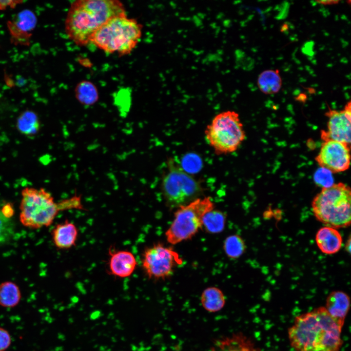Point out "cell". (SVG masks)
I'll return each mask as SVG.
<instances>
[{
	"instance_id": "obj_1",
	"label": "cell",
	"mask_w": 351,
	"mask_h": 351,
	"mask_svg": "<svg viewBox=\"0 0 351 351\" xmlns=\"http://www.w3.org/2000/svg\"><path fill=\"white\" fill-rule=\"evenodd\" d=\"M342 327L320 307L296 316L288 336L295 351H339Z\"/></svg>"
},
{
	"instance_id": "obj_2",
	"label": "cell",
	"mask_w": 351,
	"mask_h": 351,
	"mask_svg": "<svg viewBox=\"0 0 351 351\" xmlns=\"http://www.w3.org/2000/svg\"><path fill=\"white\" fill-rule=\"evenodd\" d=\"M116 0H78L71 3L65 20L67 36L78 45L90 43L93 35L111 19L126 15Z\"/></svg>"
},
{
	"instance_id": "obj_3",
	"label": "cell",
	"mask_w": 351,
	"mask_h": 351,
	"mask_svg": "<svg viewBox=\"0 0 351 351\" xmlns=\"http://www.w3.org/2000/svg\"><path fill=\"white\" fill-rule=\"evenodd\" d=\"M20 220L30 229H39L51 225L60 211L82 209L80 196L75 195L59 203L42 188L25 187L21 192Z\"/></svg>"
},
{
	"instance_id": "obj_4",
	"label": "cell",
	"mask_w": 351,
	"mask_h": 351,
	"mask_svg": "<svg viewBox=\"0 0 351 351\" xmlns=\"http://www.w3.org/2000/svg\"><path fill=\"white\" fill-rule=\"evenodd\" d=\"M351 204L350 187L338 182L322 188L313 198L312 208L318 221L337 229L350 225Z\"/></svg>"
},
{
	"instance_id": "obj_5",
	"label": "cell",
	"mask_w": 351,
	"mask_h": 351,
	"mask_svg": "<svg viewBox=\"0 0 351 351\" xmlns=\"http://www.w3.org/2000/svg\"><path fill=\"white\" fill-rule=\"evenodd\" d=\"M142 26L126 14L114 17L98 28L90 43L108 53L125 55L130 53L139 41Z\"/></svg>"
},
{
	"instance_id": "obj_6",
	"label": "cell",
	"mask_w": 351,
	"mask_h": 351,
	"mask_svg": "<svg viewBox=\"0 0 351 351\" xmlns=\"http://www.w3.org/2000/svg\"><path fill=\"white\" fill-rule=\"evenodd\" d=\"M206 139L217 155L235 152L246 138L239 114L227 110L216 115L204 131Z\"/></svg>"
},
{
	"instance_id": "obj_7",
	"label": "cell",
	"mask_w": 351,
	"mask_h": 351,
	"mask_svg": "<svg viewBox=\"0 0 351 351\" xmlns=\"http://www.w3.org/2000/svg\"><path fill=\"white\" fill-rule=\"evenodd\" d=\"M214 208L209 196L199 197L177 207L172 223L165 232L167 242L175 245L192 238L202 229L204 215Z\"/></svg>"
},
{
	"instance_id": "obj_8",
	"label": "cell",
	"mask_w": 351,
	"mask_h": 351,
	"mask_svg": "<svg viewBox=\"0 0 351 351\" xmlns=\"http://www.w3.org/2000/svg\"><path fill=\"white\" fill-rule=\"evenodd\" d=\"M167 168L161 179V190L168 205L177 208L199 197L202 188L197 179L173 159L169 160Z\"/></svg>"
},
{
	"instance_id": "obj_9",
	"label": "cell",
	"mask_w": 351,
	"mask_h": 351,
	"mask_svg": "<svg viewBox=\"0 0 351 351\" xmlns=\"http://www.w3.org/2000/svg\"><path fill=\"white\" fill-rule=\"evenodd\" d=\"M182 262L176 252L159 243L146 248L142 254V268L148 277L152 279L168 278L176 267Z\"/></svg>"
},
{
	"instance_id": "obj_10",
	"label": "cell",
	"mask_w": 351,
	"mask_h": 351,
	"mask_svg": "<svg viewBox=\"0 0 351 351\" xmlns=\"http://www.w3.org/2000/svg\"><path fill=\"white\" fill-rule=\"evenodd\" d=\"M351 145L342 142L323 141L315 160L318 165L332 173L348 170L350 166Z\"/></svg>"
},
{
	"instance_id": "obj_11",
	"label": "cell",
	"mask_w": 351,
	"mask_h": 351,
	"mask_svg": "<svg viewBox=\"0 0 351 351\" xmlns=\"http://www.w3.org/2000/svg\"><path fill=\"white\" fill-rule=\"evenodd\" d=\"M325 116L328 117L327 128L321 131V139L333 140L351 145V101L346 104L343 110L329 109Z\"/></svg>"
},
{
	"instance_id": "obj_12",
	"label": "cell",
	"mask_w": 351,
	"mask_h": 351,
	"mask_svg": "<svg viewBox=\"0 0 351 351\" xmlns=\"http://www.w3.org/2000/svg\"><path fill=\"white\" fill-rule=\"evenodd\" d=\"M108 269L110 274L123 278L130 276L137 265L134 254L127 250H112L109 252Z\"/></svg>"
},
{
	"instance_id": "obj_13",
	"label": "cell",
	"mask_w": 351,
	"mask_h": 351,
	"mask_svg": "<svg viewBox=\"0 0 351 351\" xmlns=\"http://www.w3.org/2000/svg\"><path fill=\"white\" fill-rule=\"evenodd\" d=\"M329 314L340 325L343 326L345 318L350 308V298L341 291L331 292L328 296L326 306Z\"/></svg>"
},
{
	"instance_id": "obj_14",
	"label": "cell",
	"mask_w": 351,
	"mask_h": 351,
	"mask_svg": "<svg viewBox=\"0 0 351 351\" xmlns=\"http://www.w3.org/2000/svg\"><path fill=\"white\" fill-rule=\"evenodd\" d=\"M51 236L55 246L59 249H68L76 245L78 229L68 220L58 224L52 230Z\"/></svg>"
},
{
	"instance_id": "obj_15",
	"label": "cell",
	"mask_w": 351,
	"mask_h": 351,
	"mask_svg": "<svg viewBox=\"0 0 351 351\" xmlns=\"http://www.w3.org/2000/svg\"><path fill=\"white\" fill-rule=\"evenodd\" d=\"M315 241L321 252L326 254L337 253L342 245V237L339 232L328 226L322 227L317 231Z\"/></svg>"
},
{
	"instance_id": "obj_16",
	"label": "cell",
	"mask_w": 351,
	"mask_h": 351,
	"mask_svg": "<svg viewBox=\"0 0 351 351\" xmlns=\"http://www.w3.org/2000/svg\"><path fill=\"white\" fill-rule=\"evenodd\" d=\"M212 351H259L252 341L241 333L216 340Z\"/></svg>"
},
{
	"instance_id": "obj_17",
	"label": "cell",
	"mask_w": 351,
	"mask_h": 351,
	"mask_svg": "<svg viewBox=\"0 0 351 351\" xmlns=\"http://www.w3.org/2000/svg\"><path fill=\"white\" fill-rule=\"evenodd\" d=\"M16 127L22 135L33 136L39 132L41 122L35 112L31 110H26L20 113L17 118Z\"/></svg>"
},
{
	"instance_id": "obj_18",
	"label": "cell",
	"mask_w": 351,
	"mask_h": 351,
	"mask_svg": "<svg viewBox=\"0 0 351 351\" xmlns=\"http://www.w3.org/2000/svg\"><path fill=\"white\" fill-rule=\"evenodd\" d=\"M257 85L260 90L266 95L278 93L282 86V79L278 70H267L258 76Z\"/></svg>"
},
{
	"instance_id": "obj_19",
	"label": "cell",
	"mask_w": 351,
	"mask_h": 351,
	"mask_svg": "<svg viewBox=\"0 0 351 351\" xmlns=\"http://www.w3.org/2000/svg\"><path fill=\"white\" fill-rule=\"evenodd\" d=\"M200 300L204 309L211 312L220 311L225 304V296L223 292L215 287L205 289L201 294Z\"/></svg>"
},
{
	"instance_id": "obj_20",
	"label": "cell",
	"mask_w": 351,
	"mask_h": 351,
	"mask_svg": "<svg viewBox=\"0 0 351 351\" xmlns=\"http://www.w3.org/2000/svg\"><path fill=\"white\" fill-rule=\"evenodd\" d=\"M21 294L19 286L14 282L7 281L0 284V306L11 308L20 303Z\"/></svg>"
},
{
	"instance_id": "obj_21",
	"label": "cell",
	"mask_w": 351,
	"mask_h": 351,
	"mask_svg": "<svg viewBox=\"0 0 351 351\" xmlns=\"http://www.w3.org/2000/svg\"><path fill=\"white\" fill-rule=\"evenodd\" d=\"M226 222V215L214 208L207 212L202 218V228L208 233L215 234L222 232Z\"/></svg>"
},
{
	"instance_id": "obj_22",
	"label": "cell",
	"mask_w": 351,
	"mask_h": 351,
	"mask_svg": "<svg viewBox=\"0 0 351 351\" xmlns=\"http://www.w3.org/2000/svg\"><path fill=\"white\" fill-rule=\"evenodd\" d=\"M75 93L78 101L85 106L94 105L98 99V93L96 87L88 81L79 83L76 87Z\"/></svg>"
},
{
	"instance_id": "obj_23",
	"label": "cell",
	"mask_w": 351,
	"mask_h": 351,
	"mask_svg": "<svg viewBox=\"0 0 351 351\" xmlns=\"http://www.w3.org/2000/svg\"><path fill=\"white\" fill-rule=\"evenodd\" d=\"M223 250L227 256L231 259L240 257L246 250V245L242 238L238 234H232L224 241Z\"/></svg>"
},
{
	"instance_id": "obj_24",
	"label": "cell",
	"mask_w": 351,
	"mask_h": 351,
	"mask_svg": "<svg viewBox=\"0 0 351 351\" xmlns=\"http://www.w3.org/2000/svg\"><path fill=\"white\" fill-rule=\"evenodd\" d=\"M15 233V223L12 217L4 214L0 207V247L10 241Z\"/></svg>"
},
{
	"instance_id": "obj_25",
	"label": "cell",
	"mask_w": 351,
	"mask_h": 351,
	"mask_svg": "<svg viewBox=\"0 0 351 351\" xmlns=\"http://www.w3.org/2000/svg\"><path fill=\"white\" fill-rule=\"evenodd\" d=\"M12 337L9 332L0 327V351H5L10 346Z\"/></svg>"
},
{
	"instance_id": "obj_26",
	"label": "cell",
	"mask_w": 351,
	"mask_h": 351,
	"mask_svg": "<svg viewBox=\"0 0 351 351\" xmlns=\"http://www.w3.org/2000/svg\"><path fill=\"white\" fill-rule=\"evenodd\" d=\"M338 0H317L316 2L324 5H332L338 4L339 2Z\"/></svg>"
},
{
	"instance_id": "obj_27",
	"label": "cell",
	"mask_w": 351,
	"mask_h": 351,
	"mask_svg": "<svg viewBox=\"0 0 351 351\" xmlns=\"http://www.w3.org/2000/svg\"><path fill=\"white\" fill-rule=\"evenodd\" d=\"M347 243L346 245V250H347V251L349 252V253H350V249H351V239L350 238H349V240L348 241H347Z\"/></svg>"
}]
</instances>
